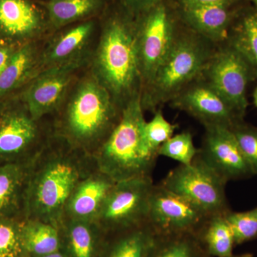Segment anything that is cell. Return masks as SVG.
<instances>
[{
    "mask_svg": "<svg viewBox=\"0 0 257 257\" xmlns=\"http://www.w3.org/2000/svg\"><path fill=\"white\" fill-rule=\"evenodd\" d=\"M98 169L94 157L53 135L29 166L26 219L60 226L74 189Z\"/></svg>",
    "mask_w": 257,
    "mask_h": 257,
    "instance_id": "cell-1",
    "label": "cell"
},
{
    "mask_svg": "<svg viewBox=\"0 0 257 257\" xmlns=\"http://www.w3.org/2000/svg\"><path fill=\"white\" fill-rule=\"evenodd\" d=\"M101 32L91 72L122 109L142 92L136 18L113 0L100 17Z\"/></svg>",
    "mask_w": 257,
    "mask_h": 257,
    "instance_id": "cell-2",
    "label": "cell"
},
{
    "mask_svg": "<svg viewBox=\"0 0 257 257\" xmlns=\"http://www.w3.org/2000/svg\"><path fill=\"white\" fill-rule=\"evenodd\" d=\"M121 109L92 72L77 79L52 119L55 136L94 157L114 130Z\"/></svg>",
    "mask_w": 257,
    "mask_h": 257,
    "instance_id": "cell-3",
    "label": "cell"
},
{
    "mask_svg": "<svg viewBox=\"0 0 257 257\" xmlns=\"http://www.w3.org/2000/svg\"><path fill=\"white\" fill-rule=\"evenodd\" d=\"M144 111L140 92L122 108L117 124L94 156L99 170L115 182L152 177L158 155L147 145Z\"/></svg>",
    "mask_w": 257,
    "mask_h": 257,
    "instance_id": "cell-4",
    "label": "cell"
},
{
    "mask_svg": "<svg viewBox=\"0 0 257 257\" xmlns=\"http://www.w3.org/2000/svg\"><path fill=\"white\" fill-rule=\"evenodd\" d=\"M182 23L170 52L142 91L144 110L155 112L202 77L216 48Z\"/></svg>",
    "mask_w": 257,
    "mask_h": 257,
    "instance_id": "cell-5",
    "label": "cell"
},
{
    "mask_svg": "<svg viewBox=\"0 0 257 257\" xmlns=\"http://www.w3.org/2000/svg\"><path fill=\"white\" fill-rule=\"evenodd\" d=\"M135 18L143 91L172 48L182 22L171 0H162Z\"/></svg>",
    "mask_w": 257,
    "mask_h": 257,
    "instance_id": "cell-6",
    "label": "cell"
},
{
    "mask_svg": "<svg viewBox=\"0 0 257 257\" xmlns=\"http://www.w3.org/2000/svg\"><path fill=\"white\" fill-rule=\"evenodd\" d=\"M52 119L37 121L24 103L0 112V165H30L53 136Z\"/></svg>",
    "mask_w": 257,
    "mask_h": 257,
    "instance_id": "cell-7",
    "label": "cell"
},
{
    "mask_svg": "<svg viewBox=\"0 0 257 257\" xmlns=\"http://www.w3.org/2000/svg\"><path fill=\"white\" fill-rule=\"evenodd\" d=\"M202 77L224 99L236 116L243 120L248 105V87L257 77L239 51L227 41L219 45Z\"/></svg>",
    "mask_w": 257,
    "mask_h": 257,
    "instance_id": "cell-8",
    "label": "cell"
},
{
    "mask_svg": "<svg viewBox=\"0 0 257 257\" xmlns=\"http://www.w3.org/2000/svg\"><path fill=\"white\" fill-rule=\"evenodd\" d=\"M192 202L207 215L230 210L225 192L226 182L197 155L191 165H179L160 183Z\"/></svg>",
    "mask_w": 257,
    "mask_h": 257,
    "instance_id": "cell-9",
    "label": "cell"
},
{
    "mask_svg": "<svg viewBox=\"0 0 257 257\" xmlns=\"http://www.w3.org/2000/svg\"><path fill=\"white\" fill-rule=\"evenodd\" d=\"M154 185L152 177L116 182L96 220L104 232H119L147 223Z\"/></svg>",
    "mask_w": 257,
    "mask_h": 257,
    "instance_id": "cell-10",
    "label": "cell"
},
{
    "mask_svg": "<svg viewBox=\"0 0 257 257\" xmlns=\"http://www.w3.org/2000/svg\"><path fill=\"white\" fill-rule=\"evenodd\" d=\"M209 216L185 198L162 184L154 185L147 223L158 236L196 234Z\"/></svg>",
    "mask_w": 257,
    "mask_h": 257,
    "instance_id": "cell-11",
    "label": "cell"
},
{
    "mask_svg": "<svg viewBox=\"0 0 257 257\" xmlns=\"http://www.w3.org/2000/svg\"><path fill=\"white\" fill-rule=\"evenodd\" d=\"M86 62L57 66L42 70L30 80L23 101L37 121L50 119L59 111Z\"/></svg>",
    "mask_w": 257,
    "mask_h": 257,
    "instance_id": "cell-12",
    "label": "cell"
},
{
    "mask_svg": "<svg viewBox=\"0 0 257 257\" xmlns=\"http://www.w3.org/2000/svg\"><path fill=\"white\" fill-rule=\"evenodd\" d=\"M205 133L198 155L227 183L253 175L231 128L221 125L204 126Z\"/></svg>",
    "mask_w": 257,
    "mask_h": 257,
    "instance_id": "cell-13",
    "label": "cell"
},
{
    "mask_svg": "<svg viewBox=\"0 0 257 257\" xmlns=\"http://www.w3.org/2000/svg\"><path fill=\"white\" fill-rule=\"evenodd\" d=\"M170 103L174 108L192 115L204 126L221 125L231 128L243 121L202 77L184 88Z\"/></svg>",
    "mask_w": 257,
    "mask_h": 257,
    "instance_id": "cell-14",
    "label": "cell"
},
{
    "mask_svg": "<svg viewBox=\"0 0 257 257\" xmlns=\"http://www.w3.org/2000/svg\"><path fill=\"white\" fill-rule=\"evenodd\" d=\"M248 0H239L231 4L204 5L177 8L181 22L214 45L227 40L230 30Z\"/></svg>",
    "mask_w": 257,
    "mask_h": 257,
    "instance_id": "cell-15",
    "label": "cell"
},
{
    "mask_svg": "<svg viewBox=\"0 0 257 257\" xmlns=\"http://www.w3.org/2000/svg\"><path fill=\"white\" fill-rule=\"evenodd\" d=\"M97 19L74 24L52 37L40 53V72L57 66L87 62V52L95 34Z\"/></svg>",
    "mask_w": 257,
    "mask_h": 257,
    "instance_id": "cell-16",
    "label": "cell"
},
{
    "mask_svg": "<svg viewBox=\"0 0 257 257\" xmlns=\"http://www.w3.org/2000/svg\"><path fill=\"white\" fill-rule=\"evenodd\" d=\"M49 28L45 8L32 0H0V35L6 38L30 40Z\"/></svg>",
    "mask_w": 257,
    "mask_h": 257,
    "instance_id": "cell-17",
    "label": "cell"
},
{
    "mask_svg": "<svg viewBox=\"0 0 257 257\" xmlns=\"http://www.w3.org/2000/svg\"><path fill=\"white\" fill-rule=\"evenodd\" d=\"M116 183L99 169L82 179L64 208L62 219L96 221L103 204Z\"/></svg>",
    "mask_w": 257,
    "mask_h": 257,
    "instance_id": "cell-18",
    "label": "cell"
},
{
    "mask_svg": "<svg viewBox=\"0 0 257 257\" xmlns=\"http://www.w3.org/2000/svg\"><path fill=\"white\" fill-rule=\"evenodd\" d=\"M29 166L0 165V219L25 216Z\"/></svg>",
    "mask_w": 257,
    "mask_h": 257,
    "instance_id": "cell-19",
    "label": "cell"
},
{
    "mask_svg": "<svg viewBox=\"0 0 257 257\" xmlns=\"http://www.w3.org/2000/svg\"><path fill=\"white\" fill-rule=\"evenodd\" d=\"M113 0H47L44 3L49 28L59 30L90 19L100 18Z\"/></svg>",
    "mask_w": 257,
    "mask_h": 257,
    "instance_id": "cell-20",
    "label": "cell"
},
{
    "mask_svg": "<svg viewBox=\"0 0 257 257\" xmlns=\"http://www.w3.org/2000/svg\"><path fill=\"white\" fill-rule=\"evenodd\" d=\"M62 250L67 257H96L99 239L106 235L96 221L62 219Z\"/></svg>",
    "mask_w": 257,
    "mask_h": 257,
    "instance_id": "cell-21",
    "label": "cell"
},
{
    "mask_svg": "<svg viewBox=\"0 0 257 257\" xmlns=\"http://www.w3.org/2000/svg\"><path fill=\"white\" fill-rule=\"evenodd\" d=\"M40 53L34 42L25 43L13 54L0 73V98L32 79L40 72Z\"/></svg>",
    "mask_w": 257,
    "mask_h": 257,
    "instance_id": "cell-22",
    "label": "cell"
},
{
    "mask_svg": "<svg viewBox=\"0 0 257 257\" xmlns=\"http://www.w3.org/2000/svg\"><path fill=\"white\" fill-rule=\"evenodd\" d=\"M109 234L114 237L106 243L104 257H150L157 239L156 233L147 222Z\"/></svg>",
    "mask_w": 257,
    "mask_h": 257,
    "instance_id": "cell-23",
    "label": "cell"
},
{
    "mask_svg": "<svg viewBox=\"0 0 257 257\" xmlns=\"http://www.w3.org/2000/svg\"><path fill=\"white\" fill-rule=\"evenodd\" d=\"M226 41L247 60L257 77V10L248 2L235 20Z\"/></svg>",
    "mask_w": 257,
    "mask_h": 257,
    "instance_id": "cell-24",
    "label": "cell"
},
{
    "mask_svg": "<svg viewBox=\"0 0 257 257\" xmlns=\"http://www.w3.org/2000/svg\"><path fill=\"white\" fill-rule=\"evenodd\" d=\"M24 246L30 256H44L62 249L60 226L26 219L22 227Z\"/></svg>",
    "mask_w": 257,
    "mask_h": 257,
    "instance_id": "cell-25",
    "label": "cell"
},
{
    "mask_svg": "<svg viewBox=\"0 0 257 257\" xmlns=\"http://www.w3.org/2000/svg\"><path fill=\"white\" fill-rule=\"evenodd\" d=\"M224 214L209 216L195 234L204 251L210 256L233 254L234 236Z\"/></svg>",
    "mask_w": 257,
    "mask_h": 257,
    "instance_id": "cell-26",
    "label": "cell"
},
{
    "mask_svg": "<svg viewBox=\"0 0 257 257\" xmlns=\"http://www.w3.org/2000/svg\"><path fill=\"white\" fill-rule=\"evenodd\" d=\"M204 253L195 234L157 235L150 257H204Z\"/></svg>",
    "mask_w": 257,
    "mask_h": 257,
    "instance_id": "cell-27",
    "label": "cell"
},
{
    "mask_svg": "<svg viewBox=\"0 0 257 257\" xmlns=\"http://www.w3.org/2000/svg\"><path fill=\"white\" fill-rule=\"evenodd\" d=\"M23 218L0 219V257H29L22 237Z\"/></svg>",
    "mask_w": 257,
    "mask_h": 257,
    "instance_id": "cell-28",
    "label": "cell"
},
{
    "mask_svg": "<svg viewBox=\"0 0 257 257\" xmlns=\"http://www.w3.org/2000/svg\"><path fill=\"white\" fill-rule=\"evenodd\" d=\"M199 149L196 148L190 132L173 135L159 149L158 156L168 157L180 165H189L197 157Z\"/></svg>",
    "mask_w": 257,
    "mask_h": 257,
    "instance_id": "cell-29",
    "label": "cell"
},
{
    "mask_svg": "<svg viewBox=\"0 0 257 257\" xmlns=\"http://www.w3.org/2000/svg\"><path fill=\"white\" fill-rule=\"evenodd\" d=\"M224 216L232 231L235 245L257 239V207L241 212L229 210Z\"/></svg>",
    "mask_w": 257,
    "mask_h": 257,
    "instance_id": "cell-30",
    "label": "cell"
},
{
    "mask_svg": "<svg viewBox=\"0 0 257 257\" xmlns=\"http://www.w3.org/2000/svg\"><path fill=\"white\" fill-rule=\"evenodd\" d=\"M154 113L155 115L152 119L150 121H146L145 134L150 150L158 155L159 149L173 136L177 126L167 121L160 109H157Z\"/></svg>",
    "mask_w": 257,
    "mask_h": 257,
    "instance_id": "cell-31",
    "label": "cell"
},
{
    "mask_svg": "<svg viewBox=\"0 0 257 257\" xmlns=\"http://www.w3.org/2000/svg\"><path fill=\"white\" fill-rule=\"evenodd\" d=\"M231 130L253 175H257V128L243 121Z\"/></svg>",
    "mask_w": 257,
    "mask_h": 257,
    "instance_id": "cell-32",
    "label": "cell"
},
{
    "mask_svg": "<svg viewBox=\"0 0 257 257\" xmlns=\"http://www.w3.org/2000/svg\"><path fill=\"white\" fill-rule=\"evenodd\" d=\"M161 1L162 0H117L118 3L134 17L145 13Z\"/></svg>",
    "mask_w": 257,
    "mask_h": 257,
    "instance_id": "cell-33",
    "label": "cell"
},
{
    "mask_svg": "<svg viewBox=\"0 0 257 257\" xmlns=\"http://www.w3.org/2000/svg\"><path fill=\"white\" fill-rule=\"evenodd\" d=\"M177 8L204 6V5L231 4L239 0H171Z\"/></svg>",
    "mask_w": 257,
    "mask_h": 257,
    "instance_id": "cell-34",
    "label": "cell"
},
{
    "mask_svg": "<svg viewBox=\"0 0 257 257\" xmlns=\"http://www.w3.org/2000/svg\"><path fill=\"white\" fill-rule=\"evenodd\" d=\"M17 49L12 45L0 43V73L10 62Z\"/></svg>",
    "mask_w": 257,
    "mask_h": 257,
    "instance_id": "cell-35",
    "label": "cell"
},
{
    "mask_svg": "<svg viewBox=\"0 0 257 257\" xmlns=\"http://www.w3.org/2000/svg\"><path fill=\"white\" fill-rule=\"evenodd\" d=\"M37 257H67L65 253L62 249L60 251H56V252L49 253V254L44 255V256Z\"/></svg>",
    "mask_w": 257,
    "mask_h": 257,
    "instance_id": "cell-36",
    "label": "cell"
},
{
    "mask_svg": "<svg viewBox=\"0 0 257 257\" xmlns=\"http://www.w3.org/2000/svg\"><path fill=\"white\" fill-rule=\"evenodd\" d=\"M253 104H254V105L256 106V107L257 108V86L255 87L254 90H253Z\"/></svg>",
    "mask_w": 257,
    "mask_h": 257,
    "instance_id": "cell-37",
    "label": "cell"
},
{
    "mask_svg": "<svg viewBox=\"0 0 257 257\" xmlns=\"http://www.w3.org/2000/svg\"><path fill=\"white\" fill-rule=\"evenodd\" d=\"M226 257H253L251 253H243V254L241 255H231V256H226Z\"/></svg>",
    "mask_w": 257,
    "mask_h": 257,
    "instance_id": "cell-38",
    "label": "cell"
},
{
    "mask_svg": "<svg viewBox=\"0 0 257 257\" xmlns=\"http://www.w3.org/2000/svg\"><path fill=\"white\" fill-rule=\"evenodd\" d=\"M248 2L257 10V0H248Z\"/></svg>",
    "mask_w": 257,
    "mask_h": 257,
    "instance_id": "cell-39",
    "label": "cell"
},
{
    "mask_svg": "<svg viewBox=\"0 0 257 257\" xmlns=\"http://www.w3.org/2000/svg\"><path fill=\"white\" fill-rule=\"evenodd\" d=\"M47 1V0H44V3H45V2H46Z\"/></svg>",
    "mask_w": 257,
    "mask_h": 257,
    "instance_id": "cell-40",
    "label": "cell"
}]
</instances>
